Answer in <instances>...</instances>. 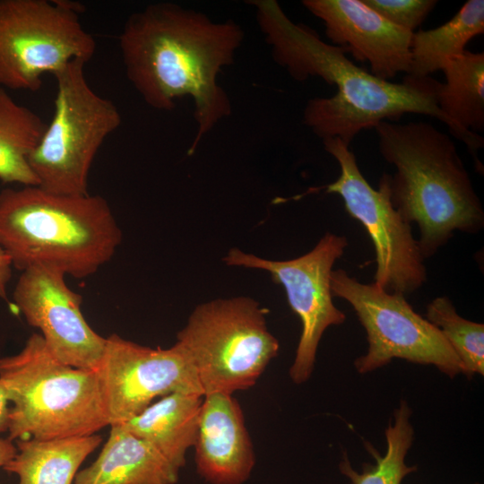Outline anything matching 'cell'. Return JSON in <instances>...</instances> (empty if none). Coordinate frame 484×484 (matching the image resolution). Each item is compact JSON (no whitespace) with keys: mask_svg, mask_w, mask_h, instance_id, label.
Wrapping results in <instances>:
<instances>
[{"mask_svg":"<svg viewBox=\"0 0 484 484\" xmlns=\"http://www.w3.org/2000/svg\"><path fill=\"white\" fill-rule=\"evenodd\" d=\"M70 1L0 0V85L35 91L42 76L73 60L88 62L96 42Z\"/></svg>","mask_w":484,"mask_h":484,"instance_id":"8","label":"cell"},{"mask_svg":"<svg viewBox=\"0 0 484 484\" xmlns=\"http://www.w3.org/2000/svg\"><path fill=\"white\" fill-rule=\"evenodd\" d=\"M109 426L134 418L158 397L174 392L203 395L183 348H151L113 333L96 369Z\"/></svg>","mask_w":484,"mask_h":484,"instance_id":"12","label":"cell"},{"mask_svg":"<svg viewBox=\"0 0 484 484\" xmlns=\"http://www.w3.org/2000/svg\"><path fill=\"white\" fill-rule=\"evenodd\" d=\"M426 319L443 334L460 359L464 375L471 378L484 374V325L462 318L445 296L428 306Z\"/></svg>","mask_w":484,"mask_h":484,"instance_id":"23","label":"cell"},{"mask_svg":"<svg viewBox=\"0 0 484 484\" xmlns=\"http://www.w3.org/2000/svg\"><path fill=\"white\" fill-rule=\"evenodd\" d=\"M121 230L99 195L55 194L39 186L0 192V246L13 267H57L82 279L114 255Z\"/></svg>","mask_w":484,"mask_h":484,"instance_id":"4","label":"cell"},{"mask_svg":"<svg viewBox=\"0 0 484 484\" xmlns=\"http://www.w3.org/2000/svg\"><path fill=\"white\" fill-rule=\"evenodd\" d=\"M17 448L13 441L0 437V467L5 466L16 454Z\"/></svg>","mask_w":484,"mask_h":484,"instance_id":"27","label":"cell"},{"mask_svg":"<svg viewBox=\"0 0 484 484\" xmlns=\"http://www.w3.org/2000/svg\"><path fill=\"white\" fill-rule=\"evenodd\" d=\"M374 129L390 175L393 206L417 223L424 259L434 255L455 230L476 234L484 211L470 175L449 134L428 122L381 121Z\"/></svg>","mask_w":484,"mask_h":484,"instance_id":"3","label":"cell"},{"mask_svg":"<svg viewBox=\"0 0 484 484\" xmlns=\"http://www.w3.org/2000/svg\"><path fill=\"white\" fill-rule=\"evenodd\" d=\"M483 32L484 1L469 0L443 25L413 32L411 68L406 75L423 79L441 71L448 59L463 54L469 41Z\"/></svg>","mask_w":484,"mask_h":484,"instance_id":"19","label":"cell"},{"mask_svg":"<svg viewBox=\"0 0 484 484\" xmlns=\"http://www.w3.org/2000/svg\"><path fill=\"white\" fill-rule=\"evenodd\" d=\"M268 310L248 297L198 305L177 341L186 353L203 395L252 387L279 352L268 331Z\"/></svg>","mask_w":484,"mask_h":484,"instance_id":"6","label":"cell"},{"mask_svg":"<svg viewBox=\"0 0 484 484\" xmlns=\"http://www.w3.org/2000/svg\"><path fill=\"white\" fill-rule=\"evenodd\" d=\"M15 442L17 453L3 469L18 477L17 484H73L80 466L102 437L93 434Z\"/></svg>","mask_w":484,"mask_h":484,"instance_id":"18","label":"cell"},{"mask_svg":"<svg viewBox=\"0 0 484 484\" xmlns=\"http://www.w3.org/2000/svg\"><path fill=\"white\" fill-rule=\"evenodd\" d=\"M9 399L4 386L0 381V433L7 432L9 426Z\"/></svg>","mask_w":484,"mask_h":484,"instance_id":"26","label":"cell"},{"mask_svg":"<svg viewBox=\"0 0 484 484\" xmlns=\"http://www.w3.org/2000/svg\"><path fill=\"white\" fill-rule=\"evenodd\" d=\"M194 460L198 474L209 484H243L255 456L243 411L232 394L203 395Z\"/></svg>","mask_w":484,"mask_h":484,"instance_id":"15","label":"cell"},{"mask_svg":"<svg viewBox=\"0 0 484 484\" xmlns=\"http://www.w3.org/2000/svg\"><path fill=\"white\" fill-rule=\"evenodd\" d=\"M0 381L12 402V441L83 436L109 426L96 370L61 362L39 333L0 359Z\"/></svg>","mask_w":484,"mask_h":484,"instance_id":"5","label":"cell"},{"mask_svg":"<svg viewBox=\"0 0 484 484\" xmlns=\"http://www.w3.org/2000/svg\"><path fill=\"white\" fill-rule=\"evenodd\" d=\"M379 15L414 32L437 4L436 0H362Z\"/></svg>","mask_w":484,"mask_h":484,"instance_id":"24","label":"cell"},{"mask_svg":"<svg viewBox=\"0 0 484 484\" xmlns=\"http://www.w3.org/2000/svg\"><path fill=\"white\" fill-rule=\"evenodd\" d=\"M12 262L0 246V298L7 300V284L12 277Z\"/></svg>","mask_w":484,"mask_h":484,"instance_id":"25","label":"cell"},{"mask_svg":"<svg viewBox=\"0 0 484 484\" xmlns=\"http://www.w3.org/2000/svg\"><path fill=\"white\" fill-rule=\"evenodd\" d=\"M302 4L324 22L334 46L367 62L374 76L389 81L409 73L412 31L393 24L362 0H303Z\"/></svg>","mask_w":484,"mask_h":484,"instance_id":"14","label":"cell"},{"mask_svg":"<svg viewBox=\"0 0 484 484\" xmlns=\"http://www.w3.org/2000/svg\"><path fill=\"white\" fill-rule=\"evenodd\" d=\"M445 82H439V108L462 129L484 130V54L466 50L442 66Z\"/></svg>","mask_w":484,"mask_h":484,"instance_id":"21","label":"cell"},{"mask_svg":"<svg viewBox=\"0 0 484 484\" xmlns=\"http://www.w3.org/2000/svg\"><path fill=\"white\" fill-rule=\"evenodd\" d=\"M65 273L47 264L22 272L13 300L27 323L40 330L48 350L73 367L96 370L106 338L87 323L82 311V297L65 283Z\"/></svg>","mask_w":484,"mask_h":484,"instance_id":"13","label":"cell"},{"mask_svg":"<svg viewBox=\"0 0 484 484\" xmlns=\"http://www.w3.org/2000/svg\"><path fill=\"white\" fill-rule=\"evenodd\" d=\"M348 246L344 236L326 233L308 253L286 261L267 260L232 248L223 258L228 265L264 270L283 286L290 307L302 324L290 376L296 384L311 376L323 333L345 321V314L333 302L330 276L334 262Z\"/></svg>","mask_w":484,"mask_h":484,"instance_id":"11","label":"cell"},{"mask_svg":"<svg viewBox=\"0 0 484 484\" xmlns=\"http://www.w3.org/2000/svg\"><path fill=\"white\" fill-rule=\"evenodd\" d=\"M333 297L348 301L366 330L368 350L355 367L364 374L393 359L434 365L450 377L464 374L463 367L441 332L416 313L405 297L384 290L374 282L364 284L343 269L330 276Z\"/></svg>","mask_w":484,"mask_h":484,"instance_id":"9","label":"cell"},{"mask_svg":"<svg viewBox=\"0 0 484 484\" xmlns=\"http://www.w3.org/2000/svg\"><path fill=\"white\" fill-rule=\"evenodd\" d=\"M258 26L270 46L274 61L298 82L319 77L337 87L329 98L309 99L303 113L304 124L322 140L340 138L350 146L362 130L381 121L398 119L413 113L435 117L462 142L478 161L483 137L465 131L438 107V81L405 75L399 83L379 79L356 65L347 49L328 44L308 26L292 22L274 0H253Z\"/></svg>","mask_w":484,"mask_h":484,"instance_id":"1","label":"cell"},{"mask_svg":"<svg viewBox=\"0 0 484 484\" xmlns=\"http://www.w3.org/2000/svg\"><path fill=\"white\" fill-rule=\"evenodd\" d=\"M47 125L31 109L15 102L0 87V180L39 186L29 160Z\"/></svg>","mask_w":484,"mask_h":484,"instance_id":"20","label":"cell"},{"mask_svg":"<svg viewBox=\"0 0 484 484\" xmlns=\"http://www.w3.org/2000/svg\"><path fill=\"white\" fill-rule=\"evenodd\" d=\"M244 36L232 20L216 22L169 2L148 4L123 27L119 48L126 77L144 102L169 111L177 99H193L196 130L189 154L231 113L218 76L234 63Z\"/></svg>","mask_w":484,"mask_h":484,"instance_id":"2","label":"cell"},{"mask_svg":"<svg viewBox=\"0 0 484 484\" xmlns=\"http://www.w3.org/2000/svg\"><path fill=\"white\" fill-rule=\"evenodd\" d=\"M411 415V408L402 400L394 411L393 423L390 422L385 430V454L380 456L376 450L369 445L368 450L376 457V464H365L363 471L359 473L351 467L344 453L339 464L341 472L348 477L352 484H401L406 475L417 471L416 466H408L404 461L414 434Z\"/></svg>","mask_w":484,"mask_h":484,"instance_id":"22","label":"cell"},{"mask_svg":"<svg viewBox=\"0 0 484 484\" xmlns=\"http://www.w3.org/2000/svg\"><path fill=\"white\" fill-rule=\"evenodd\" d=\"M203 399L199 393L174 392L119 426L144 440L180 471L196 440Z\"/></svg>","mask_w":484,"mask_h":484,"instance_id":"17","label":"cell"},{"mask_svg":"<svg viewBox=\"0 0 484 484\" xmlns=\"http://www.w3.org/2000/svg\"><path fill=\"white\" fill-rule=\"evenodd\" d=\"M97 459L79 471L73 484H176L179 471L144 440L110 426Z\"/></svg>","mask_w":484,"mask_h":484,"instance_id":"16","label":"cell"},{"mask_svg":"<svg viewBox=\"0 0 484 484\" xmlns=\"http://www.w3.org/2000/svg\"><path fill=\"white\" fill-rule=\"evenodd\" d=\"M85 64L73 60L54 75V114L29 160L39 186L55 194H89L94 158L122 121L116 105L90 86Z\"/></svg>","mask_w":484,"mask_h":484,"instance_id":"7","label":"cell"},{"mask_svg":"<svg viewBox=\"0 0 484 484\" xmlns=\"http://www.w3.org/2000/svg\"><path fill=\"white\" fill-rule=\"evenodd\" d=\"M324 150L338 162L341 174L324 189L339 194L348 213L359 220L369 235L376 251L374 283L391 293L405 296L427 281V270L411 224L394 209L390 199V174H384L378 188L363 177L354 153L340 138L323 140Z\"/></svg>","mask_w":484,"mask_h":484,"instance_id":"10","label":"cell"}]
</instances>
